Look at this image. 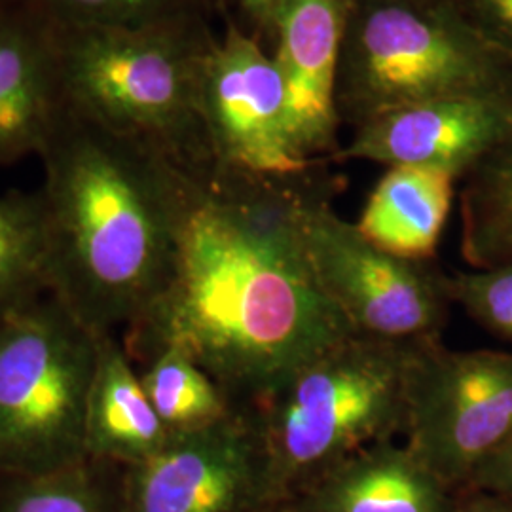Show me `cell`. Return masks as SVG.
<instances>
[{
    "label": "cell",
    "mask_w": 512,
    "mask_h": 512,
    "mask_svg": "<svg viewBox=\"0 0 512 512\" xmlns=\"http://www.w3.org/2000/svg\"><path fill=\"white\" fill-rule=\"evenodd\" d=\"M302 198L291 186L247 177L236 188L190 181L169 281L120 334L133 363L179 349L245 408L357 334L313 272Z\"/></svg>",
    "instance_id": "6da1fadb"
},
{
    "label": "cell",
    "mask_w": 512,
    "mask_h": 512,
    "mask_svg": "<svg viewBox=\"0 0 512 512\" xmlns=\"http://www.w3.org/2000/svg\"><path fill=\"white\" fill-rule=\"evenodd\" d=\"M42 154L50 293L95 334H124L169 281L192 179L103 137L52 135Z\"/></svg>",
    "instance_id": "7a4b0ae2"
},
{
    "label": "cell",
    "mask_w": 512,
    "mask_h": 512,
    "mask_svg": "<svg viewBox=\"0 0 512 512\" xmlns=\"http://www.w3.org/2000/svg\"><path fill=\"white\" fill-rule=\"evenodd\" d=\"M427 342L351 334L245 406L274 495L325 475L366 446L403 437L408 385Z\"/></svg>",
    "instance_id": "3957f363"
},
{
    "label": "cell",
    "mask_w": 512,
    "mask_h": 512,
    "mask_svg": "<svg viewBox=\"0 0 512 512\" xmlns=\"http://www.w3.org/2000/svg\"><path fill=\"white\" fill-rule=\"evenodd\" d=\"M97 342L54 294L0 319V475L86 456Z\"/></svg>",
    "instance_id": "277c9868"
},
{
    "label": "cell",
    "mask_w": 512,
    "mask_h": 512,
    "mask_svg": "<svg viewBox=\"0 0 512 512\" xmlns=\"http://www.w3.org/2000/svg\"><path fill=\"white\" fill-rule=\"evenodd\" d=\"M342 97L365 122L439 97L484 93L488 59L456 19L429 0H365L348 21Z\"/></svg>",
    "instance_id": "5b68a950"
},
{
    "label": "cell",
    "mask_w": 512,
    "mask_h": 512,
    "mask_svg": "<svg viewBox=\"0 0 512 512\" xmlns=\"http://www.w3.org/2000/svg\"><path fill=\"white\" fill-rule=\"evenodd\" d=\"M512 437V353L429 340L408 385L403 442L448 488Z\"/></svg>",
    "instance_id": "8992f818"
},
{
    "label": "cell",
    "mask_w": 512,
    "mask_h": 512,
    "mask_svg": "<svg viewBox=\"0 0 512 512\" xmlns=\"http://www.w3.org/2000/svg\"><path fill=\"white\" fill-rule=\"evenodd\" d=\"M63 57L71 93L93 120L165 154L194 97L190 65L171 38L152 25H74Z\"/></svg>",
    "instance_id": "52a82bcc"
},
{
    "label": "cell",
    "mask_w": 512,
    "mask_h": 512,
    "mask_svg": "<svg viewBox=\"0 0 512 512\" xmlns=\"http://www.w3.org/2000/svg\"><path fill=\"white\" fill-rule=\"evenodd\" d=\"M300 226L323 291L357 334L391 342L439 338L452 304L446 275L385 253L306 196Z\"/></svg>",
    "instance_id": "ba28073f"
},
{
    "label": "cell",
    "mask_w": 512,
    "mask_h": 512,
    "mask_svg": "<svg viewBox=\"0 0 512 512\" xmlns=\"http://www.w3.org/2000/svg\"><path fill=\"white\" fill-rule=\"evenodd\" d=\"M272 497L268 459L247 408L169 433L160 450L126 467L128 512H253Z\"/></svg>",
    "instance_id": "9c48e42d"
},
{
    "label": "cell",
    "mask_w": 512,
    "mask_h": 512,
    "mask_svg": "<svg viewBox=\"0 0 512 512\" xmlns=\"http://www.w3.org/2000/svg\"><path fill=\"white\" fill-rule=\"evenodd\" d=\"M198 88L211 148L226 173L283 183L308 171L287 126L281 74L256 40L230 29L205 57Z\"/></svg>",
    "instance_id": "30bf717a"
},
{
    "label": "cell",
    "mask_w": 512,
    "mask_h": 512,
    "mask_svg": "<svg viewBox=\"0 0 512 512\" xmlns=\"http://www.w3.org/2000/svg\"><path fill=\"white\" fill-rule=\"evenodd\" d=\"M512 135V109L492 93H463L389 110L361 122L340 160L431 165L456 177Z\"/></svg>",
    "instance_id": "8fae6325"
},
{
    "label": "cell",
    "mask_w": 512,
    "mask_h": 512,
    "mask_svg": "<svg viewBox=\"0 0 512 512\" xmlns=\"http://www.w3.org/2000/svg\"><path fill=\"white\" fill-rule=\"evenodd\" d=\"M355 0H279L275 65L285 88L287 126L313 164L336 148L338 71Z\"/></svg>",
    "instance_id": "7c38bea8"
},
{
    "label": "cell",
    "mask_w": 512,
    "mask_h": 512,
    "mask_svg": "<svg viewBox=\"0 0 512 512\" xmlns=\"http://www.w3.org/2000/svg\"><path fill=\"white\" fill-rule=\"evenodd\" d=\"M167 437L122 336L99 334L84 423L86 456L129 467L160 450Z\"/></svg>",
    "instance_id": "4fadbf2b"
},
{
    "label": "cell",
    "mask_w": 512,
    "mask_h": 512,
    "mask_svg": "<svg viewBox=\"0 0 512 512\" xmlns=\"http://www.w3.org/2000/svg\"><path fill=\"white\" fill-rule=\"evenodd\" d=\"M313 482L310 512H454L448 486L395 439L366 446Z\"/></svg>",
    "instance_id": "5bb4252c"
},
{
    "label": "cell",
    "mask_w": 512,
    "mask_h": 512,
    "mask_svg": "<svg viewBox=\"0 0 512 512\" xmlns=\"http://www.w3.org/2000/svg\"><path fill=\"white\" fill-rule=\"evenodd\" d=\"M456 175L431 165H393L355 224L389 255L420 262L435 255L454 200Z\"/></svg>",
    "instance_id": "9a60e30c"
},
{
    "label": "cell",
    "mask_w": 512,
    "mask_h": 512,
    "mask_svg": "<svg viewBox=\"0 0 512 512\" xmlns=\"http://www.w3.org/2000/svg\"><path fill=\"white\" fill-rule=\"evenodd\" d=\"M46 67L37 44L14 29L0 31V162L42 152L52 139Z\"/></svg>",
    "instance_id": "2e32d148"
},
{
    "label": "cell",
    "mask_w": 512,
    "mask_h": 512,
    "mask_svg": "<svg viewBox=\"0 0 512 512\" xmlns=\"http://www.w3.org/2000/svg\"><path fill=\"white\" fill-rule=\"evenodd\" d=\"M0 512H128L126 467L84 456L46 471L0 475Z\"/></svg>",
    "instance_id": "e0dca14e"
},
{
    "label": "cell",
    "mask_w": 512,
    "mask_h": 512,
    "mask_svg": "<svg viewBox=\"0 0 512 512\" xmlns=\"http://www.w3.org/2000/svg\"><path fill=\"white\" fill-rule=\"evenodd\" d=\"M467 175L463 256L473 268L512 264V135Z\"/></svg>",
    "instance_id": "ac0fdd59"
},
{
    "label": "cell",
    "mask_w": 512,
    "mask_h": 512,
    "mask_svg": "<svg viewBox=\"0 0 512 512\" xmlns=\"http://www.w3.org/2000/svg\"><path fill=\"white\" fill-rule=\"evenodd\" d=\"M135 366L169 433L200 429L236 408L213 378L179 349H158Z\"/></svg>",
    "instance_id": "d6986e66"
},
{
    "label": "cell",
    "mask_w": 512,
    "mask_h": 512,
    "mask_svg": "<svg viewBox=\"0 0 512 512\" xmlns=\"http://www.w3.org/2000/svg\"><path fill=\"white\" fill-rule=\"evenodd\" d=\"M50 293L40 200L0 198V319Z\"/></svg>",
    "instance_id": "ffe728a7"
},
{
    "label": "cell",
    "mask_w": 512,
    "mask_h": 512,
    "mask_svg": "<svg viewBox=\"0 0 512 512\" xmlns=\"http://www.w3.org/2000/svg\"><path fill=\"white\" fill-rule=\"evenodd\" d=\"M446 293L478 325L512 342V264L446 275Z\"/></svg>",
    "instance_id": "44dd1931"
},
{
    "label": "cell",
    "mask_w": 512,
    "mask_h": 512,
    "mask_svg": "<svg viewBox=\"0 0 512 512\" xmlns=\"http://www.w3.org/2000/svg\"><path fill=\"white\" fill-rule=\"evenodd\" d=\"M173 0H54L74 25L147 27Z\"/></svg>",
    "instance_id": "7402d4cb"
},
{
    "label": "cell",
    "mask_w": 512,
    "mask_h": 512,
    "mask_svg": "<svg viewBox=\"0 0 512 512\" xmlns=\"http://www.w3.org/2000/svg\"><path fill=\"white\" fill-rule=\"evenodd\" d=\"M467 484L512 501V437L476 469Z\"/></svg>",
    "instance_id": "603a6c76"
},
{
    "label": "cell",
    "mask_w": 512,
    "mask_h": 512,
    "mask_svg": "<svg viewBox=\"0 0 512 512\" xmlns=\"http://www.w3.org/2000/svg\"><path fill=\"white\" fill-rule=\"evenodd\" d=\"M247 16L255 21L260 29H272L274 27L275 12L279 6V0H241Z\"/></svg>",
    "instance_id": "cb8c5ba5"
},
{
    "label": "cell",
    "mask_w": 512,
    "mask_h": 512,
    "mask_svg": "<svg viewBox=\"0 0 512 512\" xmlns=\"http://www.w3.org/2000/svg\"><path fill=\"white\" fill-rule=\"evenodd\" d=\"M488 499L482 501H471L463 509L454 512H512V501L503 499L499 495L488 494Z\"/></svg>",
    "instance_id": "d4e9b609"
},
{
    "label": "cell",
    "mask_w": 512,
    "mask_h": 512,
    "mask_svg": "<svg viewBox=\"0 0 512 512\" xmlns=\"http://www.w3.org/2000/svg\"><path fill=\"white\" fill-rule=\"evenodd\" d=\"M486 10L512 33V0H482Z\"/></svg>",
    "instance_id": "484cf974"
}]
</instances>
